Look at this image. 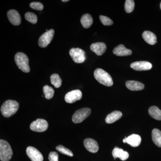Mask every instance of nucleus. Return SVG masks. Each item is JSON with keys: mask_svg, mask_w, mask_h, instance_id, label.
<instances>
[{"mask_svg": "<svg viewBox=\"0 0 161 161\" xmlns=\"http://www.w3.org/2000/svg\"><path fill=\"white\" fill-rule=\"evenodd\" d=\"M19 104L15 100H8L5 101L1 108L2 115L5 117H10L17 112Z\"/></svg>", "mask_w": 161, "mask_h": 161, "instance_id": "obj_1", "label": "nucleus"}, {"mask_svg": "<svg viewBox=\"0 0 161 161\" xmlns=\"http://www.w3.org/2000/svg\"><path fill=\"white\" fill-rule=\"evenodd\" d=\"M94 77L98 82L107 86L113 85V81L108 73L101 69H97L94 72Z\"/></svg>", "mask_w": 161, "mask_h": 161, "instance_id": "obj_2", "label": "nucleus"}, {"mask_svg": "<svg viewBox=\"0 0 161 161\" xmlns=\"http://www.w3.org/2000/svg\"><path fill=\"white\" fill-rule=\"evenodd\" d=\"M15 61L19 68L24 73H29L30 71L29 59L25 53L19 52L15 56Z\"/></svg>", "mask_w": 161, "mask_h": 161, "instance_id": "obj_3", "label": "nucleus"}, {"mask_svg": "<svg viewBox=\"0 0 161 161\" xmlns=\"http://www.w3.org/2000/svg\"><path fill=\"white\" fill-rule=\"evenodd\" d=\"M13 156V151L8 142L4 140H0V159L2 161H9Z\"/></svg>", "mask_w": 161, "mask_h": 161, "instance_id": "obj_4", "label": "nucleus"}, {"mask_svg": "<svg viewBox=\"0 0 161 161\" xmlns=\"http://www.w3.org/2000/svg\"><path fill=\"white\" fill-rule=\"evenodd\" d=\"M91 113V110L89 108H86L77 110L74 113L72 117V120L75 124L82 122L86 119L89 116Z\"/></svg>", "mask_w": 161, "mask_h": 161, "instance_id": "obj_5", "label": "nucleus"}, {"mask_svg": "<svg viewBox=\"0 0 161 161\" xmlns=\"http://www.w3.org/2000/svg\"><path fill=\"white\" fill-rule=\"evenodd\" d=\"M69 55L74 62L76 63H82L86 60L85 53L79 48H72L70 50Z\"/></svg>", "mask_w": 161, "mask_h": 161, "instance_id": "obj_6", "label": "nucleus"}, {"mask_svg": "<svg viewBox=\"0 0 161 161\" xmlns=\"http://www.w3.org/2000/svg\"><path fill=\"white\" fill-rule=\"evenodd\" d=\"M54 33L53 29H50L41 35L38 40L39 46L42 48L46 47L53 40Z\"/></svg>", "mask_w": 161, "mask_h": 161, "instance_id": "obj_7", "label": "nucleus"}, {"mask_svg": "<svg viewBox=\"0 0 161 161\" xmlns=\"http://www.w3.org/2000/svg\"><path fill=\"white\" fill-rule=\"evenodd\" d=\"M48 127V123L46 120L38 119L31 124L30 129L35 132H43L47 130Z\"/></svg>", "mask_w": 161, "mask_h": 161, "instance_id": "obj_8", "label": "nucleus"}, {"mask_svg": "<svg viewBox=\"0 0 161 161\" xmlns=\"http://www.w3.org/2000/svg\"><path fill=\"white\" fill-rule=\"evenodd\" d=\"M26 154L32 161H43V158L41 153L35 147H29L26 148Z\"/></svg>", "mask_w": 161, "mask_h": 161, "instance_id": "obj_9", "label": "nucleus"}, {"mask_svg": "<svg viewBox=\"0 0 161 161\" xmlns=\"http://www.w3.org/2000/svg\"><path fill=\"white\" fill-rule=\"evenodd\" d=\"M82 98V93L79 90H75L67 93L64 97L66 103H73Z\"/></svg>", "mask_w": 161, "mask_h": 161, "instance_id": "obj_10", "label": "nucleus"}, {"mask_svg": "<svg viewBox=\"0 0 161 161\" xmlns=\"http://www.w3.org/2000/svg\"><path fill=\"white\" fill-rule=\"evenodd\" d=\"M130 67L135 70L145 71L151 69L152 65L148 61H140L133 62L130 64Z\"/></svg>", "mask_w": 161, "mask_h": 161, "instance_id": "obj_11", "label": "nucleus"}, {"mask_svg": "<svg viewBox=\"0 0 161 161\" xmlns=\"http://www.w3.org/2000/svg\"><path fill=\"white\" fill-rule=\"evenodd\" d=\"M7 15L8 19L13 25L18 26L21 24V16L17 10L14 9L9 10L7 12Z\"/></svg>", "mask_w": 161, "mask_h": 161, "instance_id": "obj_12", "label": "nucleus"}, {"mask_svg": "<svg viewBox=\"0 0 161 161\" xmlns=\"http://www.w3.org/2000/svg\"><path fill=\"white\" fill-rule=\"evenodd\" d=\"M84 145L87 150L92 153L98 152L99 147L98 143L92 138H86L84 141Z\"/></svg>", "mask_w": 161, "mask_h": 161, "instance_id": "obj_13", "label": "nucleus"}, {"mask_svg": "<svg viewBox=\"0 0 161 161\" xmlns=\"http://www.w3.org/2000/svg\"><path fill=\"white\" fill-rule=\"evenodd\" d=\"M91 50L95 53L98 56H101L105 52L107 46L104 43L98 42L92 43L90 46Z\"/></svg>", "mask_w": 161, "mask_h": 161, "instance_id": "obj_14", "label": "nucleus"}, {"mask_svg": "<svg viewBox=\"0 0 161 161\" xmlns=\"http://www.w3.org/2000/svg\"><path fill=\"white\" fill-rule=\"evenodd\" d=\"M113 53L117 56H130L132 54V51L126 48L123 44H119L118 46L115 47L113 51Z\"/></svg>", "mask_w": 161, "mask_h": 161, "instance_id": "obj_15", "label": "nucleus"}, {"mask_svg": "<svg viewBox=\"0 0 161 161\" xmlns=\"http://www.w3.org/2000/svg\"><path fill=\"white\" fill-rule=\"evenodd\" d=\"M112 155L114 158H119L121 160L125 161L129 158V153L126 151H124L122 149L115 147L112 152Z\"/></svg>", "mask_w": 161, "mask_h": 161, "instance_id": "obj_16", "label": "nucleus"}, {"mask_svg": "<svg viewBox=\"0 0 161 161\" xmlns=\"http://www.w3.org/2000/svg\"><path fill=\"white\" fill-rule=\"evenodd\" d=\"M126 86L129 90L132 91H141L144 89L143 84L136 80H128L126 82Z\"/></svg>", "mask_w": 161, "mask_h": 161, "instance_id": "obj_17", "label": "nucleus"}, {"mask_svg": "<svg viewBox=\"0 0 161 161\" xmlns=\"http://www.w3.org/2000/svg\"><path fill=\"white\" fill-rule=\"evenodd\" d=\"M142 138L139 135L133 134L126 138V143L132 147H137L140 145Z\"/></svg>", "mask_w": 161, "mask_h": 161, "instance_id": "obj_18", "label": "nucleus"}, {"mask_svg": "<svg viewBox=\"0 0 161 161\" xmlns=\"http://www.w3.org/2000/svg\"><path fill=\"white\" fill-rule=\"evenodd\" d=\"M142 36L144 40L148 44L154 45L157 43L156 36L152 32L145 31Z\"/></svg>", "mask_w": 161, "mask_h": 161, "instance_id": "obj_19", "label": "nucleus"}, {"mask_svg": "<svg viewBox=\"0 0 161 161\" xmlns=\"http://www.w3.org/2000/svg\"><path fill=\"white\" fill-rule=\"evenodd\" d=\"M122 116V113L118 111H115L107 115L105 121L107 124L113 123L118 120Z\"/></svg>", "mask_w": 161, "mask_h": 161, "instance_id": "obj_20", "label": "nucleus"}, {"mask_svg": "<svg viewBox=\"0 0 161 161\" xmlns=\"http://www.w3.org/2000/svg\"><path fill=\"white\" fill-rule=\"evenodd\" d=\"M80 23L84 28H88L92 26L93 20L92 16L88 14H84L80 20Z\"/></svg>", "mask_w": 161, "mask_h": 161, "instance_id": "obj_21", "label": "nucleus"}, {"mask_svg": "<svg viewBox=\"0 0 161 161\" xmlns=\"http://www.w3.org/2000/svg\"><path fill=\"white\" fill-rule=\"evenodd\" d=\"M149 115L151 117L158 120H161V110L156 106H152L148 110Z\"/></svg>", "mask_w": 161, "mask_h": 161, "instance_id": "obj_22", "label": "nucleus"}, {"mask_svg": "<svg viewBox=\"0 0 161 161\" xmlns=\"http://www.w3.org/2000/svg\"><path fill=\"white\" fill-rule=\"evenodd\" d=\"M152 139L154 143L159 147H161V131L158 129L152 130Z\"/></svg>", "mask_w": 161, "mask_h": 161, "instance_id": "obj_23", "label": "nucleus"}, {"mask_svg": "<svg viewBox=\"0 0 161 161\" xmlns=\"http://www.w3.org/2000/svg\"><path fill=\"white\" fill-rule=\"evenodd\" d=\"M51 82L55 87L58 88L62 84V80L58 74H54L52 75L50 77Z\"/></svg>", "mask_w": 161, "mask_h": 161, "instance_id": "obj_24", "label": "nucleus"}, {"mask_svg": "<svg viewBox=\"0 0 161 161\" xmlns=\"http://www.w3.org/2000/svg\"><path fill=\"white\" fill-rule=\"evenodd\" d=\"M43 92L45 96V98L47 99H51L53 97L54 91L51 86L46 85L43 86Z\"/></svg>", "mask_w": 161, "mask_h": 161, "instance_id": "obj_25", "label": "nucleus"}, {"mask_svg": "<svg viewBox=\"0 0 161 161\" xmlns=\"http://www.w3.org/2000/svg\"><path fill=\"white\" fill-rule=\"evenodd\" d=\"M25 18L27 21L32 24H36L37 22L38 19L36 15L33 13L27 12L25 14Z\"/></svg>", "mask_w": 161, "mask_h": 161, "instance_id": "obj_26", "label": "nucleus"}, {"mask_svg": "<svg viewBox=\"0 0 161 161\" xmlns=\"http://www.w3.org/2000/svg\"><path fill=\"white\" fill-rule=\"evenodd\" d=\"M56 149L62 154H65V155L70 157H73L74 156L73 152L70 150L65 148V147H63L62 145H59V146H57L56 147Z\"/></svg>", "mask_w": 161, "mask_h": 161, "instance_id": "obj_27", "label": "nucleus"}, {"mask_svg": "<svg viewBox=\"0 0 161 161\" xmlns=\"http://www.w3.org/2000/svg\"><path fill=\"white\" fill-rule=\"evenodd\" d=\"M135 3L133 0H126L125 3V11L128 13L132 12L134 9Z\"/></svg>", "mask_w": 161, "mask_h": 161, "instance_id": "obj_28", "label": "nucleus"}, {"mask_svg": "<svg viewBox=\"0 0 161 161\" xmlns=\"http://www.w3.org/2000/svg\"><path fill=\"white\" fill-rule=\"evenodd\" d=\"M99 19L101 23L105 26H111L113 24V21L108 17L100 15Z\"/></svg>", "mask_w": 161, "mask_h": 161, "instance_id": "obj_29", "label": "nucleus"}, {"mask_svg": "<svg viewBox=\"0 0 161 161\" xmlns=\"http://www.w3.org/2000/svg\"><path fill=\"white\" fill-rule=\"evenodd\" d=\"M30 6L32 9L37 10H42L43 9V6L42 3L39 2H33L30 3Z\"/></svg>", "mask_w": 161, "mask_h": 161, "instance_id": "obj_30", "label": "nucleus"}, {"mask_svg": "<svg viewBox=\"0 0 161 161\" xmlns=\"http://www.w3.org/2000/svg\"><path fill=\"white\" fill-rule=\"evenodd\" d=\"M48 159L49 161H58V154L57 152L50 153Z\"/></svg>", "mask_w": 161, "mask_h": 161, "instance_id": "obj_31", "label": "nucleus"}, {"mask_svg": "<svg viewBox=\"0 0 161 161\" xmlns=\"http://www.w3.org/2000/svg\"><path fill=\"white\" fill-rule=\"evenodd\" d=\"M126 138L127 137H125V138L123 140V142L124 143H126Z\"/></svg>", "mask_w": 161, "mask_h": 161, "instance_id": "obj_32", "label": "nucleus"}, {"mask_svg": "<svg viewBox=\"0 0 161 161\" xmlns=\"http://www.w3.org/2000/svg\"><path fill=\"white\" fill-rule=\"evenodd\" d=\"M69 0H62V2H64V3H65V2H69Z\"/></svg>", "mask_w": 161, "mask_h": 161, "instance_id": "obj_33", "label": "nucleus"}, {"mask_svg": "<svg viewBox=\"0 0 161 161\" xmlns=\"http://www.w3.org/2000/svg\"><path fill=\"white\" fill-rule=\"evenodd\" d=\"M160 8H161V4H160Z\"/></svg>", "mask_w": 161, "mask_h": 161, "instance_id": "obj_34", "label": "nucleus"}]
</instances>
